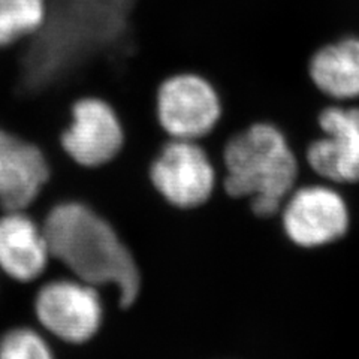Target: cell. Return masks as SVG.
<instances>
[{"instance_id": "obj_1", "label": "cell", "mask_w": 359, "mask_h": 359, "mask_svg": "<svg viewBox=\"0 0 359 359\" xmlns=\"http://www.w3.org/2000/svg\"><path fill=\"white\" fill-rule=\"evenodd\" d=\"M42 228L51 259L72 277L97 289L112 287L121 309L137 304L142 289L138 261L107 217L84 202L63 201L50 208Z\"/></svg>"}, {"instance_id": "obj_2", "label": "cell", "mask_w": 359, "mask_h": 359, "mask_svg": "<svg viewBox=\"0 0 359 359\" xmlns=\"http://www.w3.org/2000/svg\"><path fill=\"white\" fill-rule=\"evenodd\" d=\"M223 189L233 199H249L257 217L282 210L295 189L298 161L283 130L255 121L232 133L223 145Z\"/></svg>"}, {"instance_id": "obj_3", "label": "cell", "mask_w": 359, "mask_h": 359, "mask_svg": "<svg viewBox=\"0 0 359 359\" xmlns=\"http://www.w3.org/2000/svg\"><path fill=\"white\" fill-rule=\"evenodd\" d=\"M154 120L162 137L204 141L224 120V100L205 74L182 69L163 76L154 93Z\"/></svg>"}, {"instance_id": "obj_4", "label": "cell", "mask_w": 359, "mask_h": 359, "mask_svg": "<svg viewBox=\"0 0 359 359\" xmlns=\"http://www.w3.org/2000/svg\"><path fill=\"white\" fill-rule=\"evenodd\" d=\"M128 129L117 107L109 99L87 93L75 97L67 120L57 135L62 151L87 170L114 162L128 145Z\"/></svg>"}, {"instance_id": "obj_5", "label": "cell", "mask_w": 359, "mask_h": 359, "mask_svg": "<svg viewBox=\"0 0 359 359\" xmlns=\"http://www.w3.org/2000/svg\"><path fill=\"white\" fill-rule=\"evenodd\" d=\"M39 327L66 344L92 341L104 325V302L96 286L76 277L43 283L33 299Z\"/></svg>"}, {"instance_id": "obj_6", "label": "cell", "mask_w": 359, "mask_h": 359, "mask_svg": "<svg viewBox=\"0 0 359 359\" xmlns=\"http://www.w3.org/2000/svg\"><path fill=\"white\" fill-rule=\"evenodd\" d=\"M149 180L168 205L192 211L211 199L217 175L201 142L166 138L149 166Z\"/></svg>"}, {"instance_id": "obj_7", "label": "cell", "mask_w": 359, "mask_h": 359, "mask_svg": "<svg viewBox=\"0 0 359 359\" xmlns=\"http://www.w3.org/2000/svg\"><path fill=\"white\" fill-rule=\"evenodd\" d=\"M280 212L286 237L302 249H318L339 241L351 224L344 198L325 184L294 189Z\"/></svg>"}, {"instance_id": "obj_8", "label": "cell", "mask_w": 359, "mask_h": 359, "mask_svg": "<svg viewBox=\"0 0 359 359\" xmlns=\"http://www.w3.org/2000/svg\"><path fill=\"white\" fill-rule=\"evenodd\" d=\"M50 175L41 145L0 123V210H27L42 194Z\"/></svg>"}, {"instance_id": "obj_9", "label": "cell", "mask_w": 359, "mask_h": 359, "mask_svg": "<svg viewBox=\"0 0 359 359\" xmlns=\"http://www.w3.org/2000/svg\"><path fill=\"white\" fill-rule=\"evenodd\" d=\"M318 123L323 137L306 153L311 170L332 183H359V107H328Z\"/></svg>"}, {"instance_id": "obj_10", "label": "cell", "mask_w": 359, "mask_h": 359, "mask_svg": "<svg viewBox=\"0 0 359 359\" xmlns=\"http://www.w3.org/2000/svg\"><path fill=\"white\" fill-rule=\"evenodd\" d=\"M50 247L42 224L26 210L0 215V273L17 283H32L47 271Z\"/></svg>"}, {"instance_id": "obj_11", "label": "cell", "mask_w": 359, "mask_h": 359, "mask_svg": "<svg viewBox=\"0 0 359 359\" xmlns=\"http://www.w3.org/2000/svg\"><path fill=\"white\" fill-rule=\"evenodd\" d=\"M309 75L319 92L334 100L359 97V38L323 45L311 55Z\"/></svg>"}, {"instance_id": "obj_12", "label": "cell", "mask_w": 359, "mask_h": 359, "mask_svg": "<svg viewBox=\"0 0 359 359\" xmlns=\"http://www.w3.org/2000/svg\"><path fill=\"white\" fill-rule=\"evenodd\" d=\"M48 15V0H0V50L30 39Z\"/></svg>"}, {"instance_id": "obj_13", "label": "cell", "mask_w": 359, "mask_h": 359, "mask_svg": "<svg viewBox=\"0 0 359 359\" xmlns=\"http://www.w3.org/2000/svg\"><path fill=\"white\" fill-rule=\"evenodd\" d=\"M0 359H55V356L39 331L14 327L0 334Z\"/></svg>"}]
</instances>
